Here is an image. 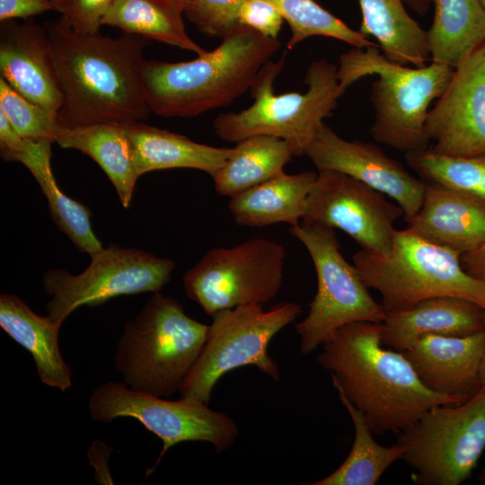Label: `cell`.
Returning <instances> with one entry per match:
<instances>
[{
    "instance_id": "cell-1",
    "label": "cell",
    "mask_w": 485,
    "mask_h": 485,
    "mask_svg": "<svg viewBox=\"0 0 485 485\" xmlns=\"http://www.w3.org/2000/svg\"><path fill=\"white\" fill-rule=\"evenodd\" d=\"M50 38L63 94L61 128L144 121L152 113L142 84L149 40L123 33H84L59 18L44 24Z\"/></svg>"
},
{
    "instance_id": "cell-2",
    "label": "cell",
    "mask_w": 485,
    "mask_h": 485,
    "mask_svg": "<svg viewBox=\"0 0 485 485\" xmlns=\"http://www.w3.org/2000/svg\"><path fill=\"white\" fill-rule=\"evenodd\" d=\"M383 322H354L321 345L317 361L332 384L357 410L373 432H401L437 405L466 400L435 392L400 351L384 348Z\"/></svg>"
},
{
    "instance_id": "cell-3",
    "label": "cell",
    "mask_w": 485,
    "mask_h": 485,
    "mask_svg": "<svg viewBox=\"0 0 485 485\" xmlns=\"http://www.w3.org/2000/svg\"><path fill=\"white\" fill-rule=\"evenodd\" d=\"M281 46L239 24L213 50L182 62L144 60L141 75L152 113L190 118L226 107L250 91L261 67Z\"/></svg>"
},
{
    "instance_id": "cell-4",
    "label": "cell",
    "mask_w": 485,
    "mask_h": 485,
    "mask_svg": "<svg viewBox=\"0 0 485 485\" xmlns=\"http://www.w3.org/2000/svg\"><path fill=\"white\" fill-rule=\"evenodd\" d=\"M378 45L351 48L340 56L337 68L340 96L363 77L378 75L371 85L375 110L373 138L405 154L426 149L425 131L430 103L447 87L454 68L431 62L424 66L401 65L379 52Z\"/></svg>"
},
{
    "instance_id": "cell-5",
    "label": "cell",
    "mask_w": 485,
    "mask_h": 485,
    "mask_svg": "<svg viewBox=\"0 0 485 485\" xmlns=\"http://www.w3.org/2000/svg\"><path fill=\"white\" fill-rule=\"evenodd\" d=\"M209 325L174 298L154 293L125 324L115 366L129 388L168 398L180 389L207 340Z\"/></svg>"
},
{
    "instance_id": "cell-6",
    "label": "cell",
    "mask_w": 485,
    "mask_h": 485,
    "mask_svg": "<svg viewBox=\"0 0 485 485\" xmlns=\"http://www.w3.org/2000/svg\"><path fill=\"white\" fill-rule=\"evenodd\" d=\"M352 260L366 287L381 294L386 313L442 295L462 297L485 309V281L466 273L461 253L433 243L408 227L395 230L386 253L362 249Z\"/></svg>"
},
{
    "instance_id": "cell-7",
    "label": "cell",
    "mask_w": 485,
    "mask_h": 485,
    "mask_svg": "<svg viewBox=\"0 0 485 485\" xmlns=\"http://www.w3.org/2000/svg\"><path fill=\"white\" fill-rule=\"evenodd\" d=\"M284 57L268 61L251 89L252 104L239 112L221 113L213 121L216 136L237 143L252 136H272L287 141L294 156L304 153L322 126L337 107V66L325 58L313 61L306 70L305 93L275 94L273 84L281 72Z\"/></svg>"
},
{
    "instance_id": "cell-8",
    "label": "cell",
    "mask_w": 485,
    "mask_h": 485,
    "mask_svg": "<svg viewBox=\"0 0 485 485\" xmlns=\"http://www.w3.org/2000/svg\"><path fill=\"white\" fill-rule=\"evenodd\" d=\"M301 313L297 303L283 302L267 311L261 304H251L215 313L202 350L180 389V398L208 404L218 380L245 366H254L278 382L280 371L268 347Z\"/></svg>"
},
{
    "instance_id": "cell-9",
    "label": "cell",
    "mask_w": 485,
    "mask_h": 485,
    "mask_svg": "<svg viewBox=\"0 0 485 485\" xmlns=\"http://www.w3.org/2000/svg\"><path fill=\"white\" fill-rule=\"evenodd\" d=\"M307 250L317 277V292L307 316L295 325L300 352L317 349L340 327L354 322H384L386 313L368 291L361 275L340 252L335 230L303 223L289 228Z\"/></svg>"
},
{
    "instance_id": "cell-10",
    "label": "cell",
    "mask_w": 485,
    "mask_h": 485,
    "mask_svg": "<svg viewBox=\"0 0 485 485\" xmlns=\"http://www.w3.org/2000/svg\"><path fill=\"white\" fill-rule=\"evenodd\" d=\"M402 458L420 485H459L485 448V391L458 404L437 405L400 432Z\"/></svg>"
},
{
    "instance_id": "cell-11",
    "label": "cell",
    "mask_w": 485,
    "mask_h": 485,
    "mask_svg": "<svg viewBox=\"0 0 485 485\" xmlns=\"http://www.w3.org/2000/svg\"><path fill=\"white\" fill-rule=\"evenodd\" d=\"M285 259V247L266 238L214 248L184 274V290L211 317L240 305H263L282 286Z\"/></svg>"
},
{
    "instance_id": "cell-12",
    "label": "cell",
    "mask_w": 485,
    "mask_h": 485,
    "mask_svg": "<svg viewBox=\"0 0 485 485\" xmlns=\"http://www.w3.org/2000/svg\"><path fill=\"white\" fill-rule=\"evenodd\" d=\"M91 418L110 422L120 417L140 421L163 441V449L154 471L165 453L173 445L187 441L211 444L217 453L232 447L239 435L234 419L224 411L210 409L208 404L166 398L129 388L123 382H109L98 386L89 399Z\"/></svg>"
},
{
    "instance_id": "cell-13",
    "label": "cell",
    "mask_w": 485,
    "mask_h": 485,
    "mask_svg": "<svg viewBox=\"0 0 485 485\" xmlns=\"http://www.w3.org/2000/svg\"><path fill=\"white\" fill-rule=\"evenodd\" d=\"M173 260L135 248L110 244L91 256L89 266L80 274L48 269L43 277L48 317L62 325L82 305L94 307L127 295L160 292L171 280Z\"/></svg>"
},
{
    "instance_id": "cell-14",
    "label": "cell",
    "mask_w": 485,
    "mask_h": 485,
    "mask_svg": "<svg viewBox=\"0 0 485 485\" xmlns=\"http://www.w3.org/2000/svg\"><path fill=\"white\" fill-rule=\"evenodd\" d=\"M384 193L345 173L318 170L301 222L345 232L362 249L386 253L401 207Z\"/></svg>"
},
{
    "instance_id": "cell-15",
    "label": "cell",
    "mask_w": 485,
    "mask_h": 485,
    "mask_svg": "<svg viewBox=\"0 0 485 485\" xmlns=\"http://www.w3.org/2000/svg\"><path fill=\"white\" fill-rule=\"evenodd\" d=\"M425 131L437 154H485V40L454 68L447 87L428 110Z\"/></svg>"
},
{
    "instance_id": "cell-16",
    "label": "cell",
    "mask_w": 485,
    "mask_h": 485,
    "mask_svg": "<svg viewBox=\"0 0 485 485\" xmlns=\"http://www.w3.org/2000/svg\"><path fill=\"white\" fill-rule=\"evenodd\" d=\"M304 155L317 170L345 173L384 193L401 207L406 223L420 208L426 181L373 143L346 140L322 123Z\"/></svg>"
},
{
    "instance_id": "cell-17",
    "label": "cell",
    "mask_w": 485,
    "mask_h": 485,
    "mask_svg": "<svg viewBox=\"0 0 485 485\" xmlns=\"http://www.w3.org/2000/svg\"><path fill=\"white\" fill-rule=\"evenodd\" d=\"M0 74L18 93L57 115L63 94L44 25L32 19L1 22Z\"/></svg>"
},
{
    "instance_id": "cell-18",
    "label": "cell",
    "mask_w": 485,
    "mask_h": 485,
    "mask_svg": "<svg viewBox=\"0 0 485 485\" xmlns=\"http://www.w3.org/2000/svg\"><path fill=\"white\" fill-rule=\"evenodd\" d=\"M485 331L467 336L427 334L401 351L430 390L468 400L481 391Z\"/></svg>"
},
{
    "instance_id": "cell-19",
    "label": "cell",
    "mask_w": 485,
    "mask_h": 485,
    "mask_svg": "<svg viewBox=\"0 0 485 485\" xmlns=\"http://www.w3.org/2000/svg\"><path fill=\"white\" fill-rule=\"evenodd\" d=\"M407 227L433 243L463 254L485 243V204L426 181L420 208Z\"/></svg>"
},
{
    "instance_id": "cell-20",
    "label": "cell",
    "mask_w": 485,
    "mask_h": 485,
    "mask_svg": "<svg viewBox=\"0 0 485 485\" xmlns=\"http://www.w3.org/2000/svg\"><path fill=\"white\" fill-rule=\"evenodd\" d=\"M482 331L485 327L481 306L462 297L434 296L410 309L386 313L382 342L404 351L427 334L467 336Z\"/></svg>"
},
{
    "instance_id": "cell-21",
    "label": "cell",
    "mask_w": 485,
    "mask_h": 485,
    "mask_svg": "<svg viewBox=\"0 0 485 485\" xmlns=\"http://www.w3.org/2000/svg\"><path fill=\"white\" fill-rule=\"evenodd\" d=\"M317 172H285L230 197L228 209L239 225L263 227L278 223L297 225L302 221Z\"/></svg>"
},
{
    "instance_id": "cell-22",
    "label": "cell",
    "mask_w": 485,
    "mask_h": 485,
    "mask_svg": "<svg viewBox=\"0 0 485 485\" xmlns=\"http://www.w3.org/2000/svg\"><path fill=\"white\" fill-rule=\"evenodd\" d=\"M0 326L32 356L40 381L62 392L72 385L70 366L61 356L58 333L61 325L35 313L19 297L0 295Z\"/></svg>"
},
{
    "instance_id": "cell-23",
    "label": "cell",
    "mask_w": 485,
    "mask_h": 485,
    "mask_svg": "<svg viewBox=\"0 0 485 485\" xmlns=\"http://www.w3.org/2000/svg\"><path fill=\"white\" fill-rule=\"evenodd\" d=\"M132 143L139 177L144 173L190 168L214 175L226 162L233 147H216L190 140L187 137L135 121L125 124Z\"/></svg>"
},
{
    "instance_id": "cell-24",
    "label": "cell",
    "mask_w": 485,
    "mask_h": 485,
    "mask_svg": "<svg viewBox=\"0 0 485 485\" xmlns=\"http://www.w3.org/2000/svg\"><path fill=\"white\" fill-rule=\"evenodd\" d=\"M55 143L63 148L81 151L93 158L114 186L122 206H129L139 175L125 124L104 122L60 128Z\"/></svg>"
},
{
    "instance_id": "cell-25",
    "label": "cell",
    "mask_w": 485,
    "mask_h": 485,
    "mask_svg": "<svg viewBox=\"0 0 485 485\" xmlns=\"http://www.w3.org/2000/svg\"><path fill=\"white\" fill-rule=\"evenodd\" d=\"M362 22L359 31L378 41L391 61L424 66L429 58L427 31L409 14L405 0H358Z\"/></svg>"
},
{
    "instance_id": "cell-26",
    "label": "cell",
    "mask_w": 485,
    "mask_h": 485,
    "mask_svg": "<svg viewBox=\"0 0 485 485\" xmlns=\"http://www.w3.org/2000/svg\"><path fill=\"white\" fill-rule=\"evenodd\" d=\"M51 144L49 141L27 139L16 162L22 163L39 183L56 226L71 240L77 250L93 256L103 247L93 231L91 212L84 205L69 198L59 189L50 164Z\"/></svg>"
},
{
    "instance_id": "cell-27",
    "label": "cell",
    "mask_w": 485,
    "mask_h": 485,
    "mask_svg": "<svg viewBox=\"0 0 485 485\" xmlns=\"http://www.w3.org/2000/svg\"><path fill=\"white\" fill-rule=\"evenodd\" d=\"M427 31L431 62L454 68L485 40V7L480 0H431Z\"/></svg>"
},
{
    "instance_id": "cell-28",
    "label": "cell",
    "mask_w": 485,
    "mask_h": 485,
    "mask_svg": "<svg viewBox=\"0 0 485 485\" xmlns=\"http://www.w3.org/2000/svg\"><path fill=\"white\" fill-rule=\"evenodd\" d=\"M233 147L224 165L212 175L220 196L232 197L284 172L294 156L290 144L272 136H252Z\"/></svg>"
},
{
    "instance_id": "cell-29",
    "label": "cell",
    "mask_w": 485,
    "mask_h": 485,
    "mask_svg": "<svg viewBox=\"0 0 485 485\" xmlns=\"http://www.w3.org/2000/svg\"><path fill=\"white\" fill-rule=\"evenodd\" d=\"M183 16L166 0H115L101 24L201 55L207 50L188 35Z\"/></svg>"
},
{
    "instance_id": "cell-30",
    "label": "cell",
    "mask_w": 485,
    "mask_h": 485,
    "mask_svg": "<svg viewBox=\"0 0 485 485\" xmlns=\"http://www.w3.org/2000/svg\"><path fill=\"white\" fill-rule=\"evenodd\" d=\"M338 394L354 425L352 448L345 461L333 472L305 484L375 485L394 462L402 458L405 448L397 443L389 447L376 443L362 412L342 393Z\"/></svg>"
},
{
    "instance_id": "cell-31",
    "label": "cell",
    "mask_w": 485,
    "mask_h": 485,
    "mask_svg": "<svg viewBox=\"0 0 485 485\" xmlns=\"http://www.w3.org/2000/svg\"><path fill=\"white\" fill-rule=\"evenodd\" d=\"M405 160L424 181L440 184L485 204V154L449 156L428 147L405 154Z\"/></svg>"
},
{
    "instance_id": "cell-32",
    "label": "cell",
    "mask_w": 485,
    "mask_h": 485,
    "mask_svg": "<svg viewBox=\"0 0 485 485\" xmlns=\"http://www.w3.org/2000/svg\"><path fill=\"white\" fill-rule=\"evenodd\" d=\"M289 25L291 36L287 48L292 49L313 36L332 38L353 48L377 45L359 31L353 30L313 0H271Z\"/></svg>"
},
{
    "instance_id": "cell-33",
    "label": "cell",
    "mask_w": 485,
    "mask_h": 485,
    "mask_svg": "<svg viewBox=\"0 0 485 485\" xmlns=\"http://www.w3.org/2000/svg\"><path fill=\"white\" fill-rule=\"evenodd\" d=\"M0 110L23 138L54 143L61 128L57 115L31 101L0 77Z\"/></svg>"
},
{
    "instance_id": "cell-34",
    "label": "cell",
    "mask_w": 485,
    "mask_h": 485,
    "mask_svg": "<svg viewBox=\"0 0 485 485\" xmlns=\"http://www.w3.org/2000/svg\"><path fill=\"white\" fill-rule=\"evenodd\" d=\"M246 0H193L184 15L201 33L225 38L240 23L239 16Z\"/></svg>"
},
{
    "instance_id": "cell-35",
    "label": "cell",
    "mask_w": 485,
    "mask_h": 485,
    "mask_svg": "<svg viewBox=\"0 0 485 485\" xmlns=\"http://www.w3.org/2000/svg\"><path fill=\"white\" fill-rule=\"evenodd\" d=\"M53 11L72 29L84 32L100 31L101 22L115 0H51Z\"/></svg>"
},
{
    "instance_id": "cell-36",
    "label": "cell",
    "mask_w": 485,
    "mask_h": 485,
    "mask_svg": "<svg viewBox=\"0 0 485 485\" xmlns=\"http://www.w3.org/2000/svg\"><path fill=\"white\" fill-rule=\"evenodd\" d=\"M284 18L271 0H246L242 6L239 23L258 33L278 39Z\"/></svg>"
},
{
    "instance_id": "cell-37",
    "label": "cell",
    "mask_w": 485,
    "mask_h": 485,
    "mask_svg": "<svg viewBox=\"0 0 485 485\" xmlns=\"http://www.w3.org/2000/svg\"><path fill=\"white\" fill-rule=\"evenodd\" d=\"M48 11H53L51 0H0L1 22L16 19L28 20Z\"/></svg>"
},
{
    "instance_id": "cell-38",
    "label": "cell",
    "mask_w": 485,
    "mask_h": 485,
    "mask_svg": "<svg viewBox=\"0 0 485 485\" xmlns=\"http://www.w3.org/2000/svg\"><path fill=\"white\" fill-rule=\"evenodd\" d=\"M111 451L112 448L105 443L96 440L93 443L88 452L90 463L95 469L96 481L101 484L113 483L106 463Z\"/></svg>"
},
{
    "instance_id": "cell-39",
    "label": "cell",
    "mask_w": 485,
    "mask_h": 485,
    "mask_svg": "<svg viewBox=\"0 0 485 485\" xmlns=\"http://www.w3.org/2000/svg\"><path fill=\"white\" fill-rule=\"evenodd\" d=\"M461 263L470 276L485 281V243L473 251L461 254Z\"/></svg>"
},
{
    "instance_id": "cell-40",
    "label": "cell",
    "mask_w": 485,
    "mask_h": 485,
    "mask_svg": "<svg viewBox=\"0 0 485 485\" xmlns=\"http://www.w3.org/2000/svg\"><path fill=\"white\" fill-rule=\"evenodd\" d=\"M405 3L417 13L424 14L428 10L426 0H405Z\"/></svg>"
},
{
    "instance_id": "cell-41",
    "label": "cell",
    "mask_w": 485,
    "mask_h": 485,
    "mask_svg": "<svg viewBox=\"0 0 485 485\" xmlns=\"http://www.w3.org/2000/svg\"><path fill=\"white\" fill-rule=\"evenodd\" d=\"M481 391H485V346L480 366Z\"/></svg>"
},
{
    "instance_id": "cell-42",
    "label": "cell",
    "mask_w": 485,
    "mask_h": 485,
    "mask_svg": "<svg viewBox=\"0 0 485 485\" xmlns=\"http://www.w3.org/2000/svg\"><path fill=\"white\" fill-rule=\"evenodd\" d=\"M170 2L171 4L180 7L181 9L184 10L186 7L193 1V0H166Z\"/></svg>"
},
{
    "instance_id": "cell-43",
    "label": "cell",
    "mask_w": 485,
    "mask_h": 485,
    "mask_svg": "<svg viewBox=\"0 0 485 485\" xmlns=\"http://www.w3.org/2000/svg\"><path fill=\"white\" fill-rule=\"evenodd\" d=\"M478 480L481 484L485 485V469L481 472Z\"/></svg>"
},
{
    "instance_id": "cell-44",
    "label": "cell",
    "mask_w": 485,
    "mask_h": 485,
    "mask_svg": "<svg viewBox=\"0 0 485 485\" xmlns=\"http://www.w3.org/2000/svg\"><path fill=\"white\" fill-rule=\"evenodd\" d=\"M482 5L485 7V0L481 1Z\"/></svg>"
},
{
    "instance_id": "cell-45",
    "label": "cell",
    "mask_w": 485,
    "mask_h": 485,
    "mask_svg": "<svg viewBox=\"0 0 485 485\" xmlns=\"http://www.w3.org/2000/svg\"><path fill=\"white\" fill-rule=\"evenodd\" d=\"M484 327H485V309H484Z\"/></svg>"
},
{
    "instance_id": "cell-46",
    "label": "cell",
    "mask_w": 485,
    "mask_h": 485,
    "mask_svg": "<svg viewBox=\"0 0 485 485\" xmlns=\"http://www.w3.org/2000/svg\"><path fill=\"white\" fill-rule=\"evenodd\" d=\"M480 1H481V3L482 0H480Z\"/></svg>"
}]
</instances>
